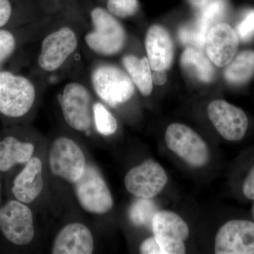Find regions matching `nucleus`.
<instances>
[{
	"label": "nucleus",
	"mask_w": 254,
	"mask_h": 254,
	"mask_svg": "<svg viewBox=\"0 0 254 254\" xmlns=\"http://www.w3.org/2000/svg\"><path fill=\"white\" fill-rule=\"evenodd\" d=\"M138 0H108L107 8L115 17L127 18L133 16L138 9Z\"/></svg>",
	"instance_id": "nucleus-25"
},
{
	"label": "nucleus",
	"mask_w": 254,
	"mask_h": 254,
	"mask_svg": "<svg viewBox=\"0 0 254 254\" xmlns=\"http://www.w3.org/2000/svg\"><path fill=\"white\" fill-rule=\"evenodd\" d=\"M43 188V163L41 159L32 157L13 177L9 190L13 199L28 205L39 196Z\"/></svg>",
	"instance_id": "nucleus-16"
},
{
	"label": "nucleus",
	"mask_w": 254,
	"mask_h": 254,
	"mask_svg": "<svg viewBox=\"0 0 254 254\" xmlns=\"http://www.w3.org/2000/svg\"><path fill=\"white\" fill-rule=\"evenodd\" d=\"M36 100V88L28 78L0 71V115L10 120L24 117Z\"/></svg>",
	"instance_id": "nucleus-1"
},
{
	"label": "nucleus",
	"mask_w": 254,
	"mask_h": 254,
	"mask_svg": "<svg viewBox=\"0 0 254 254\" xmlns=\"http://www.w3.org/2000/svg\"><path fill=\"white\" fill-rule=\"evenodd\" d=\"M76 198L83 210L93 214H105L113 207L111 192L99 170L87 165L81 178L73 184Z\"/></svg>",
	"instance_id": "nucleus-5"
},
{
	"label": "nucleus",
	"mask_w": 254,
	"mask_h": 254,
	"mask_svg": "<svg viewBox=\"0 0 254 254\" xmlns=\"http://www.w3.org/2000/svg\"><path fill=\"white\" fill-rule=\"evenodd\" d=\"M93 115L97 131L103 136H110L118 129V122L109 110L100 103L93 105Z\"/></svg>",
	"instance_id": "nucleus-24"
},
{
	"label": "nucleus",
	"mask_w": 254,
	"mask_h": 254,
	"mask_svg": "<svg viewBox=\"0 0 254 254\" xmlns=\"http://www.w3.org/2000/svg\"><path fill=\"white\" fill-rule=\"evenodd\" d=\"M181 64L187 73L203 83H210L215 76L212 62L197 48H188L184 51Z\"/></svg>",
	"instance_id": "nucleus-21"
},
{
	"label": "nucleus",
	"mask_w": 254,
	"mask_h": 254,
	"mask_svg": "<svg viewBox=\"0 0 254 254\" xmlns=\"http://www.w3.org/2000/svg\"><path fill=\"white\" fill-rule=\"evenodd\" d=\"M239 37L236 31L226 23H218L210 28L205 37L204 48L209 59L222 67L236 56Z\"/></svg>",
	"instance_id": "nucleus-15"
},
{
	"label": "nucleus",
	"mask_w": 254,
	"mask_h": 254,
	"mask_svg": "<svg viewBox=\"0 0 254 254\" xmlns=\"http://www.w3.org/2000/svg\"><path fill=\"white\" fill-rule=\"evenodd\" d=\"M165 139L169 149L190 166L201 168L208 163V145L190 127L182 124H172L167 128Z\"/></svg>",
	"instance_id": "nucleus-4"
},
{
	"label": "nucleus",
	"mask_w": 254,
	"mask_h": 254,
	"mask_svg": "<svg viewBox=\"0 0 254 254\" xmlns=\"http://www.w3.org/2000/svg\"><path fill=\"white\" fill-rule=\"evenodd\" d=\"M35 146L16 135L0 137V173H9L18 165H24L33 157Z\"/></svg>",
	"instance_id": "nucleus-19"
},
{
	"label": "nucleus",
	"mask_w": 254,
	"mask_h": 254,
	"mask_svg": "<svg viewBox=\"0 0 254 254\" xmlns=\"http://www.w3.org/2000/svg\"><path fill=\"white\" fill-rule=\"evenodd\" d=\"M242 190L246 198L254 200V167L246 178Z\"/></svg>",
	"instance_id": "nucleus-30"
},
{
	"label": "nucleus",
	"mask_w": 254,
	"mask_h": 254,
	"mask_svg": "<svg viewBox=\"0 0 254 254\" xmlns=\"http://www.w3.org/2000/svg\"><path fill=\"white\" fill-rule=\"evenodd\" d=\"M93 89L100 99L110 107L118 106L131 99L134 93L133 81L122 68L100 64L91 75Z\"/></svg>",
	"instance_id": "nucleus-3"
},
{
	"label": "nucleus",
	"mask_w": 254,
	"mask_h": 254,
	"mask_svg": "<svg viewBox=\"0 0 254 254\" xmlns=\"http://www.w3.org/2000/svg\"><path fill=\"white\" fill-rule=\"evenodd\" d=\"M1 174L0 173V207H1V193H2V182H1Z\"/></svg>",
	"instance_id": "nucleus-33"
},
{
	"label": "nucleus",
	"mask_w": 254,
	"mask_h": 254,
	"mask_svg": "<svg viewBox=\"0 0 254 254\" xmlns=\"http://www.w3.org/2000/svg\"><path fill=\"white\" fill-rule=\"evenodd\" d=\"M216 254H254V223L245 220L227 222L217 232Z\"/></svg>",
	"instance_id": "nucleus-12"
},
{
	"label": "nucleus",
	"mask_w": 254,
	"mask_h": 254,
	"mask_svg": "<svg viewBox=\"0 0 254 254\" xmlns=\"http://www.w3.org/2000/svg\"><path fill=\"white\" fill-rule=\"evenodd\" d=\"M151 226L163 254H185L184 242L190 235V229L180 215L168 210L158 211L153 217Z\"/></svg>",
	"instance_id": "nucleus-9"
},
{
	"label": "nucleus",
	"mask_w": 254,
	"mask_h": 254,
	"mask_svg": "<svg viewBox=\"0 0 254 254\" xmlns=\"http://www.w3.org/2000/svg\"><path fill=\"white\" fill-rule=\"evenodd\" d=\"M94 250V240L89 229L78 222L64 227L53 243L54 254H91Z\"/></svg>",
	"instance_id": "nucleus-17"
},
{
	"label": "nucleus",
	"mask_w": 254,
	"mask_h": 254,
	"mask_svg": "<svg viewBox=\"0 0 254 254\" xmlns=\"http://www.w3.org/2000/svg\"><path fill=\"white\" fill-rule=\"evenodd\" d=\"M123 66L133 83L142 94L148 96L153 91L152 68L148 58H138L132 55L123 58Z\"/></svg>",
	"instance_id": "nucleus-20"
},
{
	"label": "nucleus",
	"mask_w": 254,
	"mask_h": 254,
	"mask_svg": "<svg viewBox=\"0 0 254 254\" xmlns=\"http://www.w3.org/2000/svg\"></svg>",
	"instance_id": "nucleus-34"
},
{
	"label": "nucleus",
	"mask_w": 254,
	"mask_h": 254,
	"mask_svg": "<svg viewBox=\"0 0 254 254\" xmlns=\"http://www.w3.org/2000/svg\"><path fill=\"white\" fill-rule=\"evenodd\" d=\"M168 177L163 167L153 160L132 168L125 178L127 190L137 198L151 199L166 186Z\"/></svg>",
	"instance_id": "nucleus-10"
},
{
	"label": "nucleus",
	"mask_w": 254,
	"mask_h": 254,
	"mask_svg": "<svg viewBox=\"0 0 254 254\" xmlns=\"http://www.w3.org/2000/svg\"><path fill=\"white\" fill-rule=\"evenodd\" d=\"M48 163L50 171L55 176L71 184L81 178L87 165L81 148L66 137H60L53 142Z\"/></svg>",
	"instance_id": "nucleus-7"
},
{
	"label": "nucleus",
	"mask_w": 254,
	"mask_h": 254,
	"mask_svg": "<svg viewBox=\"0 0 254 254\" xmlns=\"http://www.w3.org/2000/svg\"><path fill=\"white\" fill-rule=\"evenodd\" d=\"M140 253L143 254H163L161 249L155 237H150L143 241L140 246Z\"/></svg>",
	"instance_id": "nucleus-29"
},
{
	"label": "nucleus",
	"mask_w": 254,
	"mask_h": 254,
	"mask_svg": "<svg viewBox=\"0 0 254 254\" xmlns=\"http://www.w3.org/2000/svg\"><path fill=\"white\" fill-rule=\"evenodd\" d=\"M254 75V51L246 50L235 57L227 65L224 76L228 83L242 85L250 81Z\"/></svg>",
	"instance_id": "nucleus-22"
},
{
	"label": "nucleus",
	"mask_w": 254,
	"mask_h": 254,
	"mask_svg": "<svg viewBox=\"0 0 254 254\" xmlns=\"http://www.w3.org/2000/svg\"><path fill=\"white\" fill-rule=\"evenodd\" d=\"M93 31L87 33L85 41L96 54L110 56L121 51L126 41L125 28L120 21L101 7L91 11Z\"/></svg>",
	"instance_id": "nucleus-2"
},
{
	"label": "nucleus",
	"mask_w": 254,
	"mask_h": 254,
	"mask_svg": "<svg viewBox=\"0 0 254 254\" xmlns=\"http://www.w3.org/2000/svg\"><path fill=\"white\" fill-rule=\"evenodd\" d=\"M78 40L71 28L63 27L46 36L41 45L38 64L44 71H56L74 53Z\"/></svg>",
	"instance_id": "nucleus-11"
},
{
	"label": "nucleus",
	"mask_w": 254,
	"mask_h": 254,
	"mask_svg": "<svg viewBox=\"0 0 254 254\" xmlns=\"http://www.w3.org/2000/svg\"><path fill=\"white\" fill-rule=\"evenodd\" d=\"M0 232L11 245L26 246L35 235L32 210L27 204L11 199L0 207Z\"/></svg>",
	"instance_id": "nucleus-6"
},
{
	"label": "nucleus",
	"mask_w": 254,
	"mask_h": 254,
	"mask_svg": "<svg viewBox=\"0 0 254 254\" xmlns=\"http://www.w3.org/2000/svg\"><path fill=\"white\" fill-rule=\"evenodd\" d=\"M60 106L66 123L73 129L87 131L93 123L91 96L81 83H68L63 93L58 95Z\"/></svg>",
	"instance_id": "nucleus-8"
},
{
	"label": "nucleus",
	"mask_w": 254,
	"mask_h": 254,
	"mask_svg": "<svg viewBox=\"0 0 254 254\" xmlns=\"http://www.w3.org/2000/svg\"><path fill=\"white\" fill-rule=\"evenodd\" d=\"M187 1L192 7L199 10L203 8L210 0H187Z\"/></svg>",
	"instance_id": "nucleus-32"
},
{
	"label": "nucleus",
	"mask_w": 254,
	"mask_h": 254,
	"mask_svg": "<svg viewBox=\"0 0 254 254\" xmlns=\"http://www.w3.org/2000/svg\"><path fill=\"white\" fill-rule=\"evenodd\" d=\"M208 115L215 129L227 141H240L245 136L249 120L241 108L225 100H215L208 105Z\"/></svg>",
	"instance_id": "nucleus-13"
},
{
	"label": "nucleus",
	"mask_w": 254,
	"mask_h": 254,
	"mask_svg": "<svg viewBox=\"0 0 254 254\" xmlns=\"http://www.w3.org/2000/svg\"><path fill=\"white\" fill-rule=\"evenodd\" d=\"M147 58L152 70L165 71L172 65L174 58L173 40L168 31L160 25H153L145 38Z\"/></svg>",
	"instance_id": "nucleus-18"
},
{
	"label": "nucleus",
	"mask_w": 254,
	"mask_h": 254,
	"mask_svg": "<svg viewBox=\"0 0 254 254\" xmlns=\"http://www.w3.org/2000/svg\"><path fill=\"white\" fill-rule=\"evenodd\" d=\"M236 32L239 38L248 41L254 36V10H251L237 25Z\"/></svg>",
	"instance_id": "nucleus-27"
},
{
	"label": "nucleus",
	"mask_w": 254,
	"mask_h": 254,
	"mask_svg": "<svg viewBox=\"0 0 254 254\" xmlns=\"http://www.w3.org/2000/svg\"><path fill=\"white\" fill-rule=\"evenodd\" d=\"M158 212L154 202L146 198H138L130 207V220L136 226H145L150 224L155 214Z\"/></svg>",
	"instance_id": "nucleus-23"
},
{
	"label": "nucleus",
	"mask_w": 254,
	"mask_h": 254,
	"mask_svg": "<svg viewBox=\"0 0 254 254\" xmlns=\"http://www.w3.org/2000/svg\"><path fill=\"white\" fill-rule=\"evenodd\" d=\"M153 72H152V78H153V82L157 86H163L166 83L167 76L165 73V71H162V70H158L155 71L153 70Z\"/></svg>",
	"instance_id": "nucleus-31"
},
{
	"label": "nucleus",
	"mask_w": 254,
	"mask_h": 254,
	"mask_svg": "<svg viewBox=\"0 0 254 254\" xmlns=\"http://www.w3.org/2000/svg\"><path fill=\"white\" fill-rule=\"evenodd\" d=\"M16 39L11 31L0 28V64L8 59L16 48Z\"/></svg>",
	"instance_id": "nucleus-26"
},
{
	"label": "nucleus",
	"mask_w": 254,
	"mask_h": 254,
	"mask_svg": "<svg viewBox=\"0 0 254 254\" xmlns=\"http://www.w3.org/2000/svg\"><path fill=\"white\" fill-rule=\"evenodd\" d=\"M12 6L9 0H0V28H3L11 20Z\"/></svg>",
	"instance_id": "nucleus-28"
},
{
	"label": "nucleus",
	"mask_w": 254,
	"mask_h": 254,
	"mask_svg": "<svg viewBox=\"0 0 254 254\" xmlns=\"http://www.w3.org/2000/svg\"><path fill=\"white\" fill-rule=\"evenodd\" d=\"M226 13L224 0H210L192 22L182 26L179 31L180 41L185 45L202 49L204 48L205 37L214 25L220 23Z\"/></svg>",
	"instance_id": "nucleus-14"
}]
</instances>
